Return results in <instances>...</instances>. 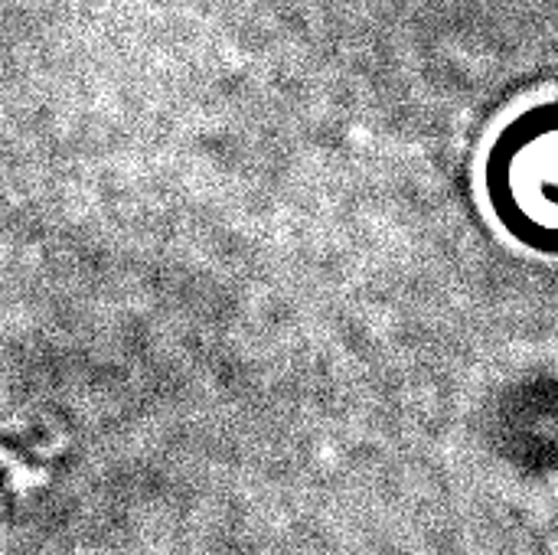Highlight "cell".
Segmentation results:
<instances>
[{
    "instance_id": "6da1fadb",
    "label": "cell",
    "mask_w": 558,
    "mask_h": 555,
    "mask_svg": "<svg viewBox=\"0 0 558 555\" xmlns=\"http://www.w3.org/2000/svg\"><path fill=\"white\" fill-rule=\"evenodd\" d=\"M487 200L506 236L558 258V108L519 118L487 160Z\"/></svg>"
}]
</instances>
